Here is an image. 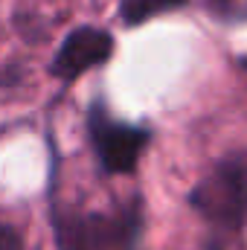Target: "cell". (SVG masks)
Segmentation results:
<instances>
[{
  "label": "cell",
  "mask_w": 247,
  "mask_h": 250,
  "mask_svg": "<svg viewBox=\"0 0 247 250\" xmlns=\"http://www.w3.org/2000/svg\"><path fill=\"white\" fill-rule=\"evenodd\" d=\"M0 250H23V236L15 227L0 224Z\"/></svg>",
  "instance_id": "6"
},
{
  "label": "cell",
  "mask_w": 247,
  "mask_h": 250,
  "mask_svg": "<svg viewBox=\"0 0 247 250\" xmlns=\"http://www.w3.org/2000/svg\"><path fill=\"white\" fill-rule=\"evenodd\" d=\"M186 204L206 224V250H233L247 227V148L221 154L186 192Z\"/></svg>",
  "instance_id": "1"
},
{
  "label": "cell",
  "mask_w": 247,
  "mask_h": 250,
  "mask_svg": "<svg viewBox=\"0 0 247 250\" xmlns=\"http://www.w3.org/2000/svg\"><path fill=\"white\" fill-rule=\"evenodd\" d=\"M53 239L59 250H140L143 239V198L117 209H76L53 201Z\"/></svg>",
  "instance_id": "2"
},
{
  "label": "cell",
  "mask_w": 247,
  "mask_h": 250,
  "mask_svg": "<svg viewBox=\"0 0 247 250\" xmlns=\"http://www.w3.org/2000/svg\"><path fill=\"white\" fill-rule=\"evenodd\" d=\"M87 140L96 154V163L105 175H134L140 157L151 143V131L143 125L117 120L102 99L87 108Z\"/></svg>",
  "instance_id": "3"
},
{
  "label": "cell",
  "mask_w": 247,
  "mask_h": 250,
  "mask_svg": "<svg viewBox=\"0 0 247 250\" xmlns=\"http://www.w3.org/2000/svg\"><path fill=\"white\" fill-rule=\"evenodd\" d=\"M114 35L108 29L99 26H76L73 32H67V38L62 41L59 53L50 62V76L62 79L64 84L76 82L82 73L102 67L111 62L114 56Z\"/></svg>",
  "instance_id": "4"
},
{
  "label": "cell",
  "mask_w": 247,
  "mask_h": 250,
  "mask_svg": "<svg viewBox=\"0 0 247 250\" xmlns=\"http://www.w3.org/2000/svg\"><path fill=\"white\" fill-rule=\"evenodd\" d=\"M206 6H209L215 15H230V9H233V0H206Z\"/></svg>",
  "instance_id": "7"
},
{
  "label": "cell",
  "mask_w": 247,
  "mask_h": 250,
  "mask_svg": "<svg viewBox=\"0 0 247 250\" xmlns=\"http://www.w3.org/2000/svg\"><path fill=\"white\" fill-rule=\"evenodd\" d=\"M189 0H120V21L125 26H140L157 15L184 9Z\"/></svg>",
  "instance_id": "5"
}]
</instances>
